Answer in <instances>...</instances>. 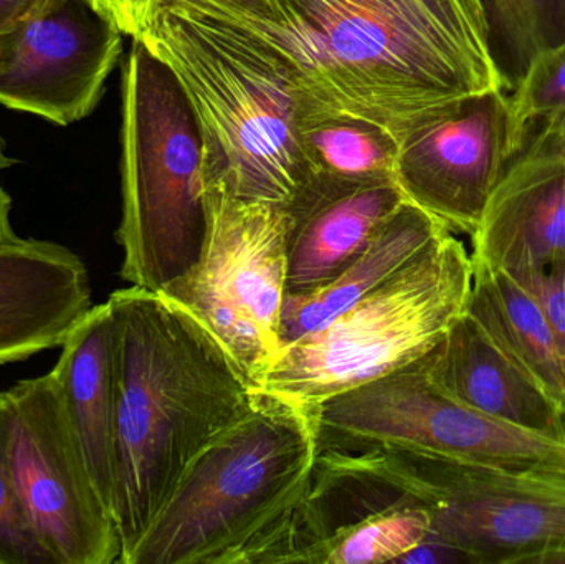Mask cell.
<instances>
[{"mask_svg": "<svg viewBox=\"0 0 565 564\" xmlns=\"http://www.w3.org/2000/svg\"><path fill=\"white\" fill-rule=\"evenodd\" d=\"M311 407L260 390L254 409L189 467L128 564H245L305 496Z\"/></svg>", "mask_w": 565, "mask_h": 564, "instance_id": "obj_4", "label": "cell"}, {"mask_svg": "<svg viewBox=\"0 0 565 564\" xmlns=\"http://www.w3.org/2000/svg\"><path fill=\"white\" fill-rule=\"evenodd\" d=\"M103 502L113 513L118 421V324L109 301L95 305L62 344L52 371ZM115 517V515H113Z\"/></svg>", "mask_w": 565, "mask_h": 564, "instance_id": "obj_17", "label": "cell"}, {"mask_svg": "<svg viewBox=\"0 0 565 564\" xmlns=\"http://www.w3.org/2000/svg\"><path fill=\"white\" fill-rule=\"evenodd\" d=\"M49 0H0V35L42 9Z\"/></svg>", "mask_w": 565, "mask_h": 564, "instance_id": "obj_27", "label": "cell"}, {"mask_svg": "<svg viewBox=\"0 0 565 564\" xmlns=\"http://www.w3.org/2000/svg\"><path fill=\"white\" fill-rule=\"evenodd\" d=\"M511 275L543 308L565 363V264Z\"/></svg>", "mask_w": 565, "mask_h": 564, "instance_id": "obj_24", "label": "cell"}, {"mask_svg": "<svg viewBox=\"0 0 565 564\" xmlns=\"http://www.w3.org/2000/svg\"><path fill=\"white\" fill-rule=\"evenodd\" d=\"M93 307L88 268L65 245L19 237L0 247V364L62 348Z\"/></svg>", "mask_w": 565, "mask_h": 564, "instance_id": "obj_15", "label": "cell"}, {"mask_svg": "<svg viewBox=\"0 0 565 564\" xmlns=\"http://www.w3.org/2000/svg\"><path fill=\"white\" fill-rule=\"evenodd\" d=\"M540 123L470 235L473 267L520 274L565 264V115Z\"/></svg>", "mask_w": 565, "mask_h": 564, "instance_id": "obj_13", "label": "cell"}, {"mask_svg": "<svg viewBox=\"0 0 565 564\" xmlns=\"http://www.w3.org/2000/svg\"><path fill=\"white\" fill-rule=\"evenodd\" d=\"M467 313L563 409L565 363L536 298L508 272L473 267Z\"/></svg>", "mask_w": 565, "mask_h": 564, "instance_id": "obj_19", "label": "cell"}, {"mask_svg": "<svg viewBox=\"0 0 565 564\" xmlns=\"http://www.w3.org/2000/svg\"><path fill=\"white\" fill-rule=\"evenodd\" d=\"M209 231L198 265L162 297L198 318L258 384L281 348L285 209L205 185Z\"/></svg>", "mask_w": 565, "mask_h": 564, "instance_id": "obj_8", "label": "cell"}, {"mask_svg": "<svg viewBox=\"0 0 565 564\" xmlns=\"http://www.w3.org/2000/svg\"><path fill=\"white\" fill-rule=\"evenodd\" d=\"M510 96L514 128L524 141L531 126L554 116H564L565 42L540 53Z\"/></svg>", "mask_w": 565, "mask_h": 564, "instance_id": "obj_22", "label": "cell"}, {"mask_svg": "<svg viewBox=\"0 0 565 564\" xmlns=\"http://www.w3.org/2000/svg\"><path fill=\"white\" fill-rule=\"evenodd\" d=\"M141 42L171 68L194 109L205 185L285 209L315 174L299 123L318 113L270 58L217 20L164 6Z\"/></svg>", "mask_w": 565, "mask_h": 564, "instance_id": "obj_3", "label": "cell"}, {"mask_svg": "<svg viewBox=\"0 0 565 564\" xmlns=\"http://www.w3.org/2000/svg\"><path fill=\"white\" fill-rule=\"evenodd\" d=\"M448 232L451 231L437 219L405 201L379 228L362 254L331 284L305 297H285L281 348L318 330L391 280Z\"/></svg>", "mask_w": 565, "mask_h": 564, "instance_id": "obj_18", "label": "cell"}, {"mask_svg": "<svg viewBox=\"0 0 565 564\" xmlns=\"http://www.w3.org/2000/svg\"><path fill=\"white\" fill-rule=\"evenodd\" d=\"M10 214H12V199L7 194L6 189L0 185V247L19 238V235L13 231Z\"/></svg>", "mask_w": 565, "mask_h": 564, "instance_id": "obj_28", "label": "cell"}, {"mask_svg": "<svg viewBox=\"0 0 565 564\" xmlns=\"http://www.w3.org/2000/svg\"><path fill=\"white\" fill-rule=\"evenodd\" d=\"M511 92L544 50L565 42V0H481Z\"/></svg>", "mask_w": 565, "mask_h": 564, "instance_id": "obj_21", "label": "cell"}, {"mask_svg": "<svg viewBox=\"0 0 565 564\" xmlns=\"http://www.w3.org/2000/svg\"><path fill=\"white\" fill-rule=\"evenodd\" d=\"M9 457L26 517L56 564H119L121 539L103 502L52 373L0 393Z\"/></svg>", "mask_w": 565, "mask_h": 564, "instance_id": "obj_9", "label": "cell"}, {"mask_svg": "<svg viewBox=\"0 0 565 564\" xmlns=\"http://www.w3.org/2000/svg\"><path fill=\"white\" fill-rule=\"evenodd\" d=\"M108 301L118 324L113 515L128 564L189 467L252 413L260 386L169 298L128 287Z\"/></svg>", "mask_w": 565, "mask_h": 564, "instance_id": "obj_2", "label": "cell"}, {"mask_svg": "<svg viewBox=\"0 0 565 564\" xmlns=\"http://www.w3.org/2000/svg\"><path fill=\"white\" fill-rule=\"evenodd\" d=\"M404 202L395 181L315 172L285 207V297H305L331 284Z\"/></svg>", "mask_w": 565, "mask_h": 564, "instance_id": "obj_14", "label": "cell"}, {"mask_svg": "<svg viewBox=\"0 0 565 564\" xmlns=\"http://www.w3.org/2000/svg\"><path fill=\"white\" fill-rule=\"evenodd\" d=\"M318 450L387 449L565 480V443L465 406L424 358L312 407Z\"/></svg>", "mask_w": 565, "mask_h": 564, "instance_id": "obj_7", "label": "cell"}, {"mask_svg": "<svg viewBox=\"0 0 565 564\" xmlns=\"http://www.w3.org/2000/svg\"><path fill=\"white\" fill-rule=\"evenodd\" d=\"M448 396L501 423L564 440L563 409L465 311L424 357Z\"/></svg>", "mask_w": 565, "mask_h": 564, "instance_id": "obj_16", "label": "cell"}, {"mask_svg": "<svg viewBox=\"0 0 565 564\" xmlns=\"http://www.w3.org/2000/svg\"><path fill=\"white\" fill-rule=\"evenodd\" d=\"M119 275L164 294L198 265L209 231L205 149L178 78L132 40L122 68Z\"/></svg>", "mask_w": 565, "mask_h": 564, "instance_id": "obj_5", "label": "cell"}, {"mask_svg": "<svg viewBox=\"0 0 565 564\" xmlns=\"http://www.w3.org/2000/svg\"><path fill=\"white\" fill-rule=\"evenodd\" d=\"M6 146H3L2 139H0V171H3V169H9L10 166H13V159L9 158V156L6 155Z\"/></svg>", "mask_w": 565, "mask_h": 564, "instance_id": "obj_29", "label": "cell"}, {"mask_svg": "<svg viewBox=\"0 0 565 564\" xmlns=\"http://www.w3.org/2000/svg\"><path fill=\"white\" fill-rule=\"evenodd\" d=\"M231 26L312 111L398 139L455 103L510 85L481 0H166Z\"/></svg>", "mask_w": 565, "mask_h": 564, "instance_id": "obj_1", "label": "cell"}, {"mask_svg": "<svg viewBox=\"0 0 565 564\" xmlns=\"http://www.w3.org/2000/svg\"><path fill=\"white\" fill-rule=\"evenodd\" d=\"M302 151L312 171L351 181H395L401 139L377 123L344 113L299 123Z\"/></svg>", "mask_w": 565, "mask_h": 564, "instance_id": "obj_20", "label": "cell"}, {"mask_svg": "<svg viewBox=\"0 0 565 564\" xmlns=\"http://www.w3.org/2000/svg\"><path fill=\"white\" fill-rule=\"evenodd\" d=\"M0 564H56L43 546L17 492L9 457L6 409L0 396Z\"/></svg>", "mask_w": 565, "mask_h": 564, "instance_id": "obj_23", "label": "cell"}, {"mask_svg": "<svg viewBox=\"0 0 565 564\" xmlns=\"http://www.w3.org/2000/svg\"><path fill=\"white\" fill-rule=\"evenodd\" d=\"M122 35L141 42L158 20L166 0H92Z\"/></svg>", "mask_w": 565, "mask_h": 564, "instance_id": "obj_25", "label": "cell"}, {"mask_svg": "<svg viewBox=\"0 0 565 564\" xmlns=\"http://www.w3.org/2000/svg\"><path fill=\"white\" fill-rule=\"evenodd\" d=\"M524 142L508 89L470 96L402 136L395 184L448 231L471 235Z\"/></svg>", "mask_w": 565, "mask_h": 564, "instance_id": "obj_11", "label": "cell"}, {"mask_svg": "<svg viewBox=\"0 0 565 564\" xmlns=\"http://www.w3.org/2000/svg\"><path fill=\"white\" fill-rule=\"evenodd\" d=\"M563 436L565 440V403L563 404Z\"/></svg>", "mask_w": 565, "mask_h": 564, "instance_id": "obj_30", "label": "cell"}, {"mask_svg": "<svg viewBox=\"0 0 565 564\" xmlns=\"http://www.w3.org/2000/svg\"><path fill=\"white\" fill-rule=\"evenodd\" d=\"M470 252L454 232L318 330L285 344L258 386L305 407L402 370L430 353L467 311Z\"/></svg>", "mask_w": 565, "mask_h": 564, "instance_id": "obj_6", "label": "cell"}, {"mask_svg": "<svg viewBox=\"0 0 565 564\" xmlns=\"http://www.w3.org/2000/svg\"><path fill=\"white\" fill-rule=\"evenodd\" d=\"M398 563H470V560L450 543L428 535L420 545L415 546Z\"/></svg>", "mask_w": 565, "mask_h": 564, "instance_id": "obj_26", "label": "cell"}, {"mask_svg": "<svg viewBox=\"0 0 565 564\" xmlns=\"http://www.w3.org/2000/svg\"><path fill=\"white\" fill-rule=\"evenodd\" d=\"M430 510V535L475 564H565V480L394 450Z\"/></svg>", "mask_w": 565, "mask_h": 564, "instance_id": "obj_10", "label": "cell"}, {"mask_svg": "<svg viewBox=\"0 0 565 564\" xmlns=\"http://www.w3.org/2000/svg\"><path fill=\"white\" fill-rule=\"evenodd\" d=\"M122 52L92 0H49L0 35V105L60 126L89 115Z\"/></svg>", "mask_w": 565, "mask_h": 564, "instance_id": "obj_12", "label": "cell"}]
</instances>
